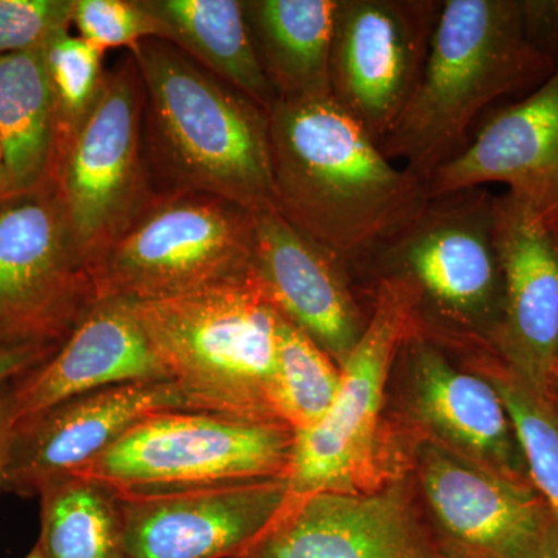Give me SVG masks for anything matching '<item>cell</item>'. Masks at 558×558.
Listing matches in <instances>:
<instances>
[{"label": "cell", "mask_w": 558, "mask_h": 558, "mask_svg": "<svg viewBox=\"0 0 558 558\" xmlns=\"http://www.w3.org/2000/svg\"><path fill=\"white\" fill-rule=\"evenodd\" d=\"M269 138L275 211L355 281L429 199L427 182L389 160L330 97L275 102Z\"/></svg>", "instance_id": "1"}, {"label": "cell", "mask_w": 558, "mask_h": 558, "mask_svg": "<svg viewBox=\"0 0 558 558\" xmlns=\"http://www.w3.org/2000/svg\"><path fill=\"white\" fill-rule=\"evenodd\" d=\"M130 53L145 89L156 194H211L253 213L275 209L269 112L167 40H143Z\"/></svg>", "instance_id": "2"}, {"label": "cell", "mask_w": 558, "mask_h": 558, "mask_svg": "<svg viewBox=\"0 0 558 558\" xmlns=\"http://www.w3.org/2000/svg\"><path fill=\"white\" fill-rule=\"evenodd\" d=\"M556 68L527 39L520 0H444L416 90L380 148L428 183L494 102L537 89Z\"/></svg>", "instance_id": "3"}, {"label": "cell", "mask_w": 558, "mask_h": 558, "mask_svg": "<svg viewBox=\"0 0 558 558\" xmlns=\"http://www.w3.org/2000/svg\"><path fill=\"white\" fill-rule=\"evenodd\" d=\"M486 186L429 196L409 226L373 256L359 286L381 279L409 292L413 328L451 351H494L505 314V278Z\"/></svg>", "instance_id": "4"}, {"label": "cell", "mask_w": 558, "mask_h": 558, "mask_svg": "<svg viewBox=\"0 0 558 558\" xmlns=\"http://www.w3.org/2000/svg\"><path fill=\"white\" fill-rule=\"evenodd\" d=\"M134 310L191 409L278 421L274 381L281 315L253 277L175 299L134 301Z\"/></svg>", "instance_id": "5"}, {"label": "cell", "mask_w": 558, "mask_h": 558, "mask_svg": "<svg viewBox=\"0 0 558 558\" xmlns=\"http://www.w3.org/2000/svg\"><path fill=\"white\" fill-rule=\"evenodd\" d=\"M373 293L368 328L341 368L332 407L317 425L295 433L292 497L371 492L400 478L387 417L388 381L413 325V306L405 288L391 279L376 282Z\"/></svg>", "instance_id": "6"}, {"label": "cell", "mask_w": 558, "mask_h": 558, "mask_svg": "<svg viewBox=\"0 0 558 558\" xmlns=\"http://www.w3.org/2000/svg\"><path fill=\"white\" fill-rule=\"evenodd\" d=\"M255 213L202 193L156 194L94 266L100 296L159 301L253 277Z\"/></svg>", "instance_id": "7"}, {"label": "cell", "mask_w": 558, "mask_h": 558, "mask_svg": "<svg viewBox=\"0 0 558 558\" xmlns=\"http://www.w3.org/2000/svg\"><path fill=\"white\" fill-rule=\"evenodd\" d=\"M295 432L284 422L208 411L143 418L73 475L116 492L174 490L289 476Z\"/></svg>", "instance_id": "8"}, {"label": "cell", "mask_w": 558, "mask_h": 558, "mask_svg": "<svg viewBox=\"0 0 558 558\" xmlns=\"http://www.w3.org/2000/svg\"><path fill=\"white\" fill-rule=\"evenodd\" d=\"M143 117L145 89L128 51L108 70L94 108L54 160L49 183L90 270L156 196Z\"/></svg>", "instance_id": "9"}, {"label": "cell", "mask_w": 558, "mask_h": 558, "mask_svg": "<svg viewBox=\"0 0 558 558\" xmlns=\"http://www.w3.org/2000/svg\"><path fill=\"white\" fill-rule=\"evenodd\" d=\"M387 417L391 432L433 440L510 483L534 488L497 389L413 325L392 363Z\"/></svg>", "instance_id": "10"}, {"label": "cell", "mask_w": 558, "mask_h": 558, "mask_svg": "<svg viewBox=\"0 0 558 558\" xmlns=\"http://www.w3.org/2000/svg\"><path fill=\"white\" fill-rule=\"evenodd\" d=\"M97 300L53 186L0 199V347H61Z\"/></svg>", "instance_id": "11"}, {"label": "cell", "mask_w": 558, "mask_h": 558, "mask_svg": "<svg viewBox=\"0 0 558 558\" xmlns=\"http://www.w3.org/2000/svg\"><path fill=\"white\" fill-rule=\"evenodd\" d=\"M400 476L447 558H526L549 517L519 486L433 442L392 432Z\"/></svg>", "instance_id": "12"}, {"label": "cell", "mask_w": 558, "mask_h": 558, "mask_svg": "<svg viewBox=\"0 0 558 558\" xmlns=\"http://www.w3.org/2000/svg\"><path fill=\"white\" fill-rule=\"evenodd\" d=\"M442 2L339 0L330 98L379 145L416 90Z\"/></svg>", "instance_id": "13"}, {"label": "cell", "mask_w": 558, "mask_h": 558, "mask_svg": "<svg viewBox=\"0 0 558 558\" xmlns=\"http://www.w3.org/2000/svg\"><path fill=\"white\" fill-rule=\"evenodd\" d=\"M116 495L128 557L240 558L286 508L290 486L282 476Z\"/></svg>", "instance_id": "14"}, {"label": "cell", "mask_w": 558, "mask_h": 558, "mask_svg": "<svg viewBox=\"0 0 558 558\" xmlns=\"http://www.w3.org/2000/svg\"><path fill=\"white\" fill-rule=\"evenodd\" d=\"M240 558H447L409 481L292 497Z\"/></svg>", "instance_id": "15"}, {"label": "cell", "mask_w": 558, "mask_h": 558, "mask_svg": "<svg viewBox=\"0 0 558 558\" xmlns=\"http://www.w3.org/2000/svg\"><path fill=\"white\" fill-rule=\"evenodd\" d=\"M175 410L193 409L174 381H140L84 392L22 417L3 492L38 497L40 488L78 472L143 418Z\"/></svg>", "instance_id": "16"}, {"label": "cell", "mask_w": 558, "mask_h": 558, "mask_svg": "<svg viewBox=\"0 0 558 558\" xmlns=\"http://www.w3.org/2000/svg\"><path fill=\"white\" fill-rule=\"evenodd\" d=\"M253 279L282 318L343 368L368 328L373 296L339 259L275 209L259 211L255 213Z\"/></svg>", "instance_id": "17"}, {"label": "cell", "mask_w": 558, "mask_h": 558, "mask_svg": "<svg viewBox=\"0 0 558 558\" xmlns=\"http://www.w3.org/2000/svg\"><path fill=\"white\" fill-rule=\"evenodd\" d=\"M505 314L494 351L548 392L558 374V238L526 202L495 194Z\"/></svg>", "instance_id": "18"}, {"label": "cell", "mask_w": 558, "mask_h": 558, "mask_svg": "<svg viewBox=\"0 0 558 558\" xmlns=\"http://www.w3.org/2000/svg\"><path fill=\"white\" fill-rule=\"evenodd\" d=\"M502 183L558 238V64L519 102L494 112L428 180L429 196Z\"/></svg>", "instance_id": "19"}, {"label": "cell", "mask_w": 558, "mask_h": 558, "mask_svg": "<svg viewBox=\"0 0 558 558\" xmlns=\"http://www.w3.org/2000/svg\"><path fill=\"white\" fill-rule=\"evenodd\" d=\"M165 380L134 301L100 296L50 359L17 377V421L95 389Z\"/></svg>", "instance_id": "20"}, {"label": "cell", "mask_w": 558, "mask_h": 558, "mask_svg": "<svg viewBox=\"0 0 558 558\" xmlns=\"http://www.w3.org/2000/svg\"><path fill=\"white\" fill-rule=\"evenodd\" d=\"M250 36L278 101L330 97L339 0H242Z\"/></svg>", "instance_id": "21"}, {"label": "cell", "mask_w": 558, "mask_h": 558, "mask_svg": "<svg viewBox=\"0 0 558 558\" xmlns=\"http://www.w3.org/2000/svg\"><path fill=\"white\" fill-rule=\"evenodd\" d=\"M157 27V38L240 90L264 110L277 95L250 36L242 0H140Z\"/></svg>", "instance_id": "22"}, {"label": "cell", "mask_w": 558, "mask_h": 558, "mask_svg": "<svg viewBox=\"0 0 558 558\" xmlns=\"http://www.w3.org/2000/svg\"><path fill=\"white\" fill-rule=\"evenodd\" d=\"M57 132L44 47L0 57V143L9 196L49 185Z\"/></svg>", "instance_id": "23"}, {"label": "cell", "mask_w": 558, "mask_h": 558, "mask_svg": "<svg viewBox=\"0 0 558 558\" xmlns=\"http://www.w3.org/2000/svg\"><path fill=\"white\" fill-rule=\"evenodd\" d=\"M40 532L46 558H130L119 499L112 488L78 475L40 488Z\"/></svg>", "instance_id": "24"}, {"label": "cell", "mask_w": 558, "mask_h": 558, "mask_svg": "<svg viewBox=\"0 0 558 558\" xmlns=\"http://www.w3.org/2000/svg\"><path fill=\"white\" fill-rule=\"evenodd\" d=\"M450 351V349H449ZM478 371L505 402L532 486L558 523V409L492 349L451 351Z\"/></svg>", "instance_id": "25"}, {"label": "cell", "mask_w": 558, "mask_h": 558, "mask_svg": "<svg viewBox=\"0 0 558 558\" xmlns=\"http://www.w3.org/2000/svg\"><path fill=\"white\" fill-rule=\"evenodd\" d=\"M341 384V369L318 344L279 317L274 411L295 433L306 432L326 416Z\"/></svg>", "instance_id": "26"}, {"label": "cell", "mask_w": 558, "mask_h": 558, "mask_svg": "<svg viewBox=\"0 0 558 558\" xmlns=\"http://www.w3.org/2000/svg\"><path fill=\"white\" fill-rule=\"evenodd\" d=\"M105 54V51L72 32L62 33L44 47V61L57 106L53 163L100 95L108 73Z\"/></svg>", "instance_id": "27"}, {"label": "cell", "mask_w": 558, "mask_h": 558, "mask_svg": "<svg viewBox=\"0 0 558 558\" xmlns=\"http://www.w3.org/2000/svg\"><path fill=\"white\" fill-rule=\"evenodd\" d=\"M72 28L105 51L137 47L157 38V27L140 0H75Z\"/></svg>", "instance_id": "28"}, {"label": "cell", "mask_w": 558, "mask_h": 558, "mask_svg": "<svg viewBox=\"0 0 558 558\" xmlns=\"http://www.w3.org/2000/svg\"><path fill=\"white\" fill-rule=\"evenodd\" d=\"M75 0H0V57L43 49L72 32Z\"/></svg>", "instance_id": "29"}, {"label": "cell", "mask_w": 558, "mask_h": 558, "mask_svg": "<svg viewBox=\"0 0 558 558\" xmlns=\"http://www.w3.org/2000/svg\"><path fill=\"white\" fill-rule=\"evenodd\" d=\"M527 39L558 64V0H520Z\"/></svg>", "instance_id": "30"}, {"label": "cell", "mask_w": 558, "mask_h": 558, "mask_svg": "<svg viewBox=\"0 0 558 558\" xmlns=\"http://www.w3.org/2000/svg\"><path fill=\"white\" fill-rule=\"evenodd\" d=\"M60 347L43 344H20V347H0V384L17 379L40 363L50 359Z\"/></svg>", "instance_id": "31"}, {"label": "cell", "mask_w": 558, "mask_h": 558, "mask_svg": "<svg viewBox=\"0 0 558 558\" xmlns=\"http://www.w3.org/2000/svg\"><path fill=\"white\" fill-rule=\"evenodd\" d=\"M16 424V379H13L0 384V492H3V484H5Z\"/></svg>", "instance_id": "32"}, {"label": "cell", "mask_w": 558, "mask_h": 558, "mask_svg": "<svg viewBox=\"0 0 558 558\" xmlns=\"http://www.w3.org/2000/svg\"><path fill=\"white\" fill-rule=\"evenodd\" d=\"M526 558H558V523L550 513L538 542Z\"/></svg>", "instance_id": "33"}, {"label": "cell", "mask_w": 558, "mask_h": 558, "mask_svg": "<svg viewBox=\"0 0 558 558\" xmlns=\"http://www.w3.org/2000/svg\"><path fill=\"white\" fill-rule=\"evenodd\" d=\"M9 196V180H7L5 154L0 143V199Z\"/></svg>", "instance_id": "34"}, {"label": "cell", "mask_w": 558, "mask_h": 558, "mask_svg": "<svg viewBox=\"0 0 558 558\" xmlns=\"http://www.w3.org/2000/svg\"><path fill=\"white\" fill-rule=\"evenodd\" d=\"M546 395H548L550 400H553V402L556 403V407L558 409V374L556 377H554V380L550 381V387Z\"/></svg>", "instance_id": "35"}, {"label": "cell", "mask_w": 558, "mask_h": 558, "mask_svg": "<svg viewBox=\"0 0 558 558\" xmlns=\"http://www.w3.org/2000/svg\"><path fill=\"white\" fill-rule=\"evenodd\" d=\"M25 558H46V556H44L43 550H40L39 546L35 545L33 546L31 553H28L27 556H25Z\"/></svg>", "instance_id": "36"}]
</instances>
